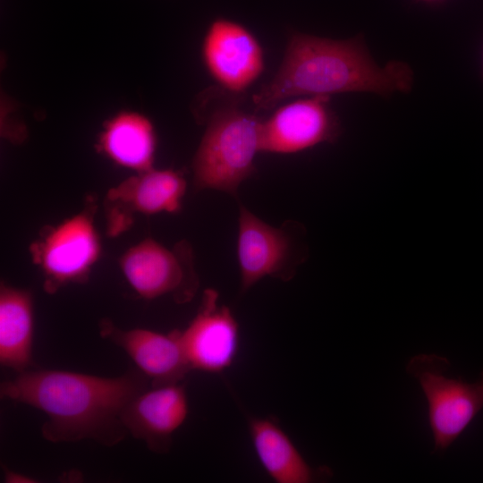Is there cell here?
<instances>
[{"label": "cell", "mask_w": 483, "mask_h": 483, "mask_svg": "<svg viewBox=\"0 0 483 483\" xmlns=\"http://www.w3.org/2000/svg\"><path fill=\"white\" fill-rule=\"evenodd\" d=\"M124 277L142 298L172 295L176 302L191 301L198 288L189 247L170 250L152 239L129 249L120 260Z\"/></svg>", "instance_id": "8992f818"}, {"label": "cell", "mask_w": 483, "mask_h": 483, "mask_svg": "<svg viewBox=\"0 0 483 483\" xmlns=\"http://www.w3.org/2000/svg\"><path fill=\"white\" fill-rule=\"evenodd\" d=\"M180 339L191 370L220 374L228 369L240 347V326L232 310L219 301V292H203L200 306Z\"/></svg>", "instance_id": "9c48e42d"}, {"label": "cell", "mask_w": 483, "mask_h": 483, "mask_svg": "<svg viewBox=\"0 0 483 483\" xmlns=\"http://www.w3.org/2000/svg\"><path fill=\"white\" fill-rule=\"evenodd\" d=\"M99 147L115 164L138 173L144 172L153 168L156 131L145 115L123 111L106 123L99 138Z\"/></svg>", "instance_id": "9a60e30c"}, {"label": "cell", "mask_w": 483, "mask_h": 483, "mask_svg": "<svg viewBox=\"0 0 483 483\" xmlns=\"http://www.w3.org/2000/svg\"><path fill=\"white\" fill-rule=\"evenodd\" d=\"M186 181L172 169H149L139 173L110 191L113 200H120L140 213H175L182 207Z\"/></svg>", "instance_id": "2e32d148"}, {"label": "cell", "mask_w": 483, "mask_h": 483, "mask_svg": "<svg viewBox=\"0 0 483 483\" xmlns=\"http://www.w3.org/2000/svg\"><path fill=\"white\" fill-rule=\"evenodd\" d=\"M201 57L212 79L233 95L246 91L265 70L264 51L254 34L242 23L222 17L208 25Z\"/></svg>", "instance_id": "ba28073f"}, {"label": "cell", "mask_w": 483, "mask_h": 483, "mask_svg": "<svg viewBox=\"0 0 483 483\" xmlns=\"http://www.w3.org/2000/svg\"><path fill=\"white\" fill-rule=\"evenodd\" d=\"M421 1L428 2V3H434V2H438V1H441V0H421Z\"/></svg>", "instance_id": "ac0fdd59"}, {"label": "cell", "mask_w": 483, "mask_h": 483, "mask_svg": "<svg viewBox=\"0 0 483 483\" xmlns=\"http://www.w3.org/2000/svg\"><path fill=\"white\" fill-rule=\"evenodd\" d=\"M99 240L91 219L79 214L64 221L46 238L39 262L46 275V289L82 279L99 254Z\"/></svg>", "instance_id": "7c38bea8"}, {"label": "cell", "mask_w": 483, "mask_h": 483, "mask_svg": "<svg viewBox=\"0 0 483 483\" xmlns=\"http://www.w3.org/2000/svg\"><path fill=\"white\" fill-rule=\"evenodd\" d=\"M449 360L436 354H418L406 371L419 385L428 402L434 452L444 453L483 408V370L473 383L446 376Z\"/></svg>", "instance_id": "277c9868"}, {"label": "cell", "mask_w": 483, "mask_h": 483, "mask_svg": "<svg viewBox=\"0 0 483 483\" xmlns=\"http://www.w3.org/2000/svg\"><path fill=\"white\" fill-rule=\"evenodd\" d=\"M343 132L329 96H310L278 107L261 120L259 151L293 154L322 143H335Z\"/></svg>", "instance_id": "52a82bcc"}, {"label": "cell", "mask_w": 483, "mask_h": 483, "mask_svg": "<svg viewBox=\"0 0 483 483\" xmlns=\"http://www.w3.org/2000/svg\"><path fill=\"white\" fill-rule=\"evenodd\" d=\"M5 482H35L32 478L4 469Z\"/></svg>", "instance_id": "e0dca14e"}, {"label": "cell", "mask_w": 483, "mask_h": 483, "mask_svg": "<svg viewBox=\"0 0 483 483\" xmlns=\"http://www.w3.org/2000/svg\"><path fill=\"white\" fill-rule=\"evenodd\" d=\"M248 429L264 470L276 483H310L331 475L311 467L288 434L273 417L250 416Z\"/></svg>", "instance_id": "4fadbf2b"}, {"label": "cell", "mask_w": 483, "mask_h": 483, "mask_svg": "<svg viewBox=\"0 0 483 483\" xmlns=\"http://www.w3.org/2000/svg\"><path fill=\"white\" fill-rule=\"evenodd\" d=\"M34 312L29 291L2 284L0 363L17 373L33 363Z\"/></svg>", "instance_id": "5bb4252c"}, {"label": "cell", "mask_w": 483, "mask_h": 483, "mask_svg": "<svg viewBox=\"0 0 483 483\" xmlns=\"http://www.w3.org/2000/svg\"><path fill=\"white\" fill-rule=\"evenodd\" d=\"M412 85L410 65L391 61L379 66L362 34L333 39L294 31L277 72L251 100L256 111H268L293 97L369 92L387 97L408 93Z\"/></svg>", "instance_id": "7a4b0ae2"}, {"label": "cell", "mask_w": 483, "mask_h": 483, "mask_svg": "<svg viewBox=\"0 0 483 483\" xmlns=\"http://www.w3.org/2000/svg\"><path fill=\"white\" fill-rule=\"evenodd\" d=\"M260 123L234 102L211 114L191 163L197 190H214L237 198L241 184L257 171Z\"/></svg>", "instance_id": "3957f363"}, {"label": "cell", "mask_w": 483, "mask_h": 483, "mask_svg": "<svg viewBox=\"0 0 483 483\" xmlns=\"http://www.w3.org/2000/svg\"><path fill=\"white\" fill-rule=\"evenodd\" d=\"M100 335L122 348L151 386L180 383L191 369L180 339V330L165 334L147 328L122 330L103 322Z\"/></svg>", "instance_id": "8fae6325"}, {"label": "cell", "mask_w": 483, "mask_h": 483, "mask_svg": "<svg viewBox=\"0 0 483 483\" xmlns=\"http://www.w3.org/2000/svg\"><path fill=\"white\" fill-rule=\"evenodd\" d=\"M305 227L295 221L273 226L239 203L237 258L242 292L265 277L289 281L308 257Z\"/></svg>", "instance_id": "5b68a950"}, {"label": "cell", "mask_w": 483, "mask_h": 483, "mask_svg": "<svg viewBox=\"0 0 483 483\" xmlns=\"http://www.w3.org/2000/svg\"><path fill=\"white\" fill-rule=\"evenodd\" d=\"M482 77H483V55H482Z\"/></svg>", "instance_id": "d6986e66"}, {"label": "cell", "mask_w": 483, "mask_h": 483, "mask_svg": "<svg viewBox=\"0 0 483 483\" xmlns=\"http://www.w3.org/2000/svg\"><path fill=\"white\" fill-rule=\"evenodd\" d=\"M150 386L137 368L105 377L58 369L25 370L1 383V396L43 411L41 428L53 443L91 439L114 445L128 434L122 413L129 402Z\"/></svg>", "instance_id": "6da1fadb"}, {"label": "cell", "mask_w": 483, "mask_h": 483, "mask_svg": "<svg viewBox=\"0 0 483 483\" xmlns=\"http://www.w3.org/2000/svg\"><path fill=\"white\" fill-rule=\"evenodd\" d=\"M189 401L180 383L149 386L125 406L122 422L128 433L155 453H167L174 434L185 422Z\"/></svg>", "instance_id": "30bf717a"}]
</instances>
